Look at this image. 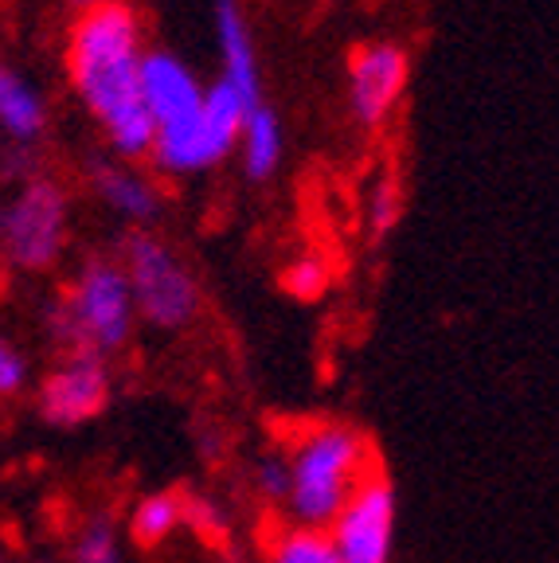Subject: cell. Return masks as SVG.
<instances>
[{
	"label": "cell",
	"instance_id": "ac0fdd59",
	"mask_svg": "<svg viewBox=\"0 0 559 563\" xmlns=\"http://www.w3.org/2000/svg\"><path fill=\"white\" fill-rule=\"evenodd\" d=\"M282 290L289 294V298L297 301H317L329 294L332 286V266L325 255H317V251H302V255H294L286 266H282Z\"/></svg>",
	"mask_w": 559,
	"mask_h": 563
},
{
	"label": "cell",
	"instance_id": "ba28073f",
	"mask_svg": "<svg viewBox=\"0 0 559 563\" xmlns=\"http://www.w3.org/2000/svg\"><path fill=\"white\" fill-rule=\"evenodd\" d=\"M114 399V372L110 361L90 352H63V361L35 387V411L47 427L75 431L106 415Z\"/></svg>",
	"mask_w": 559,
	"mask_h": 563
},
{
	"label": "cell",
	"instance_id": "52a82bcc",
	"mask_svg": "<svg viewBox=\"0 0 559 563\" xmlns=\"http://www.w3.org/2000/svg\"><path fill=\"white\" fill-rule=\"evenodd\" d=\"M395 517H399L395 485L376 466L357 485L344 509L332 517V525L325 528L332 540V552H337V563H392Z\"/></svg>",
	"mask_w": 559,
	"mask_h": 563
},
{
	"label": "cell",
	"instance_id": "2e32d148",
	"mask_svg": "<svg viewBox=\"0 0 559 563\" xmlns=\"http://www.w3.org/2000/svg\"><path fill=\"white\" fill-rule=\"evenodd\" d=\"M263 563H337V552L325 528H302L282 520L266 532Z\"/></svg>",
	"mask_w": 559,
	"mask_h": 563
},
{
	"label": "cell",
	"instance_id": "7402d4cb",
	"mask_svg": "<svg viewBox=\"0 0 559 563\" xmlns=\"http://www.w3.org/2000/svg\"><path fill=\"white\" fill-rule=\"evenodd\" d=\"M28 356L17 349V341H12L9 333H0V399H12L20 396L28 387Z\"/></svg>",
	"mask_w": 559,
	"mask_h": 563
},
{
	"label": "cell",
	"instance_id": "cb8c5ba5",
	"mask_svg": "<svg viewBox=\"0 0 559 563\" xmlns=\"http://www.w3.org/2000/svg\"><path fill=\"white\" fill-rule=\"evenodd\" d=\"M0 563H9V555H4V552H0Z\"/></svg>",
	"mask_w": 559,
	"mask_h": 563
},
{
	"label": "cell",
	"instance_id": "5b68a950",
	"mask_svg": "<svg viewBox=\"0 0 559 563\" xmlns=\"http://www.w3.org/2000/svg\"><path fill=\"white\" fill-rule=\"evenodd\" d=\"M70 239V196L52 176H24L0 200V258L20 274L59 266Z\"/></svg>",
	"mask_w": 559,
	"mask_h": 563
},
{
	"label": "cell",
	"instance_id": "7a4b0ae2",
	"mask_svg": "<svg viewBox=\"0 0 559 563\" xmlns=\"http://www.w3.org/2000/svg\"><path fill=\"white\" fill-rule=\"evenodd\" d=\"M278 450L289 477L282 520L302 528H329L357 485L380 466L372 439L341 419L302 422Z\"/></svg>",
	"mask_w": 559,
	"mask_h": 563
},
{
	"label": "cell",
	"instance_id": "5bb4252c",
	"mask_svg": "<svg viewBox=\"0 0 559 563\" xmlns=\"http://www.w3.org/2000/svg\"><path fill=\"white\" fill-rule=\"evenodd\" d=\"M239 161H243V176L251 185H266L282 165V150H286V137H282V122L271 106L259 102L243 114L239 125Z\"/></svg>",
	"mask_w": 559,
	"mask_h": 563
},
{
	"label": "cell",
	"instance_id": "8992f818",
	"mask_svg": "<svg viewBox=\"0 0 559 563\" xmlns=\"http://www.w3.org/2000/svg\"><path fill=\"white\" fill-rule=\"evenodd\" d=\"M246 106L231 95L223 82H211L204 90V106L188 122L168 125L153 133L149 165L165 176H200L235 153L239 125H243Z\"/></svg>",
	"mask_w": 559,
	"mask_h": 563
},
{
	"label": "cell",
	"instance_id": "9a60e30c",
	"mask_svg": "<svg viewBox=\"0 0 559 563\" xmlns=\"http://www.w3.org/2000/svg\"><path fill=\"white\" fill-rule=\"evenodd\" d=\"M130 540L138 548H161L184 528V493L180 489H157L138 497V505L130 509Z\"/></svg>",
	"mask_w": 559,
	"mask_h": 563
},
{
	"label": "cell",
	"instance_id": "d6986e66",
	"mask_svg": "<svg viewBox=\"0 0 559 563\" xmlns=\"http://www.w3.org/2000/svg\"><path fill=\"white\" fill-rule=\"evenodd\" d=\"M403 220V188L392 173L376 176L372 188H368V200H364V223H368V235L372 239H387Z\"/></svg>",
	"mask_w": 559,
	"mask_h": 563
},
{
	"label": "cell",
	"instance_id": "ffe728a7",
	"mask_svg": "<svg viewBox=\"0 0 559 563\" xmlns=\"http://www.w3.org/2000/svg\"><path fill=\"white\" fill-rule=\"evenodd\" d=\"M184 528H193L196 537L216 548H223L231 540L228 509L216 497H208V493H184Z\"/></svg>",
	"mask_w": 559,
	"mask_h": 563
},
{
	"label": "cell",
	"instance_id": "6da1fadb",
	"mask_svg": "<svg viewBox=\"0 0 559 563\" xmlns=\"http://www.w3.org/2000/svg\"><path fill=\"white\" fill-rule=\"evenodd\" d=\"M145 24L130 0L79 12L67 32V79L75 98L102 130L110 157L141 165L153 150V122L138 90Z\"/></svg>",
	"mask_w": 559,
	"mask_h": 563
},
{
	"label": "cell",
	"instance_id": "603a6c76",
	"mask_svg": "<svg viewBox=\"0 0 559 563\" xmlns=\"http://www.w3.org/2000/svg\"><path fill=\"white\" fill-rule=\"evenodd\" d=\"M67 4L75 12H90V9H98V4H110V0H67Z\"/></svg>",
	"mask_w": 559,
	"mask_h": 563
},
{
	"label": "cell",
	"instance_id": "9c48e42d",
	"mask_svg": "<svg viewBox=\"0 0 559 563\" xmlns=\"http://www.w3.org/2000/svg\"><path fill=\"white\" fill-rule=\"evenodd\" d=\"M412 82V55L392 40H372L349 59V114L360 130H380Z\"/></svg>",
	"mask_w": 559,
	"mask_h": 563
},
{
	"label": "cell",
	"instance_id": "277c9868",
	"mask_svg": "<svg viewBox=\"0 0 559 563\" xmlns=\"http://www.w3.org/2000/svg\"><path fill=\"white\" fill-rule=\"evenodd\" d=\"M118 266L130 286L133 313L157 333H188L204 313V290L184 255L153 228L125 231L118 243Z\"/></svg>",
	"mask_w": 559,
	"mask_h": 563
},
{
	"label": "cell",
	"instance_id": "8fae6325",
	"mask_svg": "<svg viewBox=\"0 0 559 563\" xmlns=\"http://www.w3.org/2000/svg\"><path fill=\"white\" fill-rule=\"evenodd\" d=\"M87 185H90V192L106 203V211H114L118 220L130 223V231L153 228V220L161 216L157 185H153L138 165H125V161H114V157H90Z\"/></svg>",
	"mask_w": 559,
	"mask_h": 563
},
{
	"label": "cell",
	"instance_id": "d4e9b609",
	"mask_svg": "<svg viewBox=\"0 0 559 563\" xmlns=\"http://www.w3.org/2000/svg\"><path fill=\"white\" fill-rule=\"evenodd\" d=\"M28 563H52V560H28Z\"/></svg>",
	"mask_w": 559,
	"mask_h": 563
},
{
	"label": "cell",
	"instance_id": "4fadbf2b",
	"mask_svg": "<svg viewBox=\"0 0 559 563\" xmlns=\"http://www.w3.org/2000/svg\"><path fill=\"white\" fill-rule=\"evenodd\" d=\"M47 122H52V110L44 90L20 67L0 59V133L12 145H35L47 133Z\"/></svg>",
	"mask_w": 559,
	"mask_h": 563
},
{
	"label": "cell",
	"instance_id": "e0dca14e",
	"mask_svg": "<svg viewBox=\"0 0 559 563\" xmlns=\"http://www.w3.org/2000/svg\"><path fill=\"white\" fill-rule=\"evenodd\" d=\"M67 563H125L122 528L110 512H90L70 537Z\"/></svg>",
	"mask_w": 559,
	"mask_h": 563
},
{
	"label": "cell",
	"instance_id": "7c38bea8",
	"mask_svg": "<svg viewBox=\"0 0 559 563\" xmlns=\"http://www.w3.org/2000/svg\"><path fill=\"white\" fill-rule=\"evenodd\" d=\"M216 44H219V82L251 110L263 102V70H259V52H254V35L246 24L239 0H216Z\"/></svg>",
	"mask_w": 559,
	"mask_h": 563
},
{
	"label": "cell",
	"instance_id": "3957f363",
	"mask_svg": "<svg viewBox=\"0 0 559 563\" xmlns=\"http://www.w3.org/2000/svg\"><path fill=\"white\" fill-rule=\"evenodd\" d=\"M138 313H133L130 286L114 255H87L70 282L47 301L44 333L63 352H90V356H118L133 341Z\"/></svg>",
	"mask_w": 559,
	"mask_h": 563
},
{
	"label": "cell",
	"instance_id": "44dd1931",
	"mask_svg": "<svg viewBox=\"0 0 559 563\" xmlns=\"http://www.w3.org/2000/svg\"><path fill=\"white\" fill-rule=\"evenodd\" d=\"M286 462H282V450H263V454L254 457V466H251V489L254 497L263 505H274V509H282V501H286Z\"/></svg>",
	"mask_w": 559,
	"mask_h": 563
},
{
	"label": "cell",
	"instance_id": "30bf717a",
	"mask_svg": "<svg viewBox=\"0 0 559 563\" xmlns=\"http://www.w3.org/2000/svg\"><path fill=\"white\" fill-rule=\"evenodd\" d=\"M138 90H141V106H145L153 133L168 130V125H180L196 114L204 106V82L188 63L176 52L165 47H145L138 67Z\"/></svg>",
	"mask_w": 559,
	"mask_h": 563
}]
</instances>
